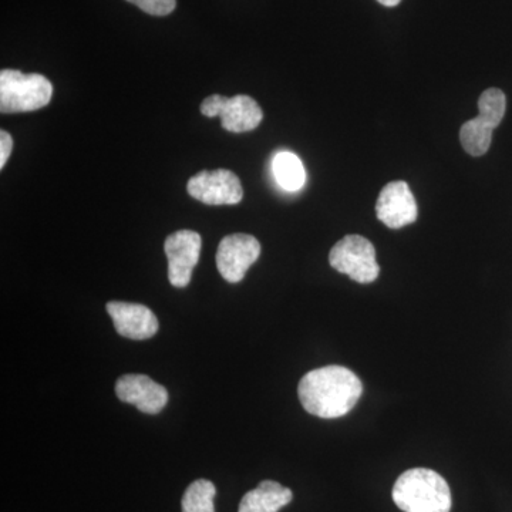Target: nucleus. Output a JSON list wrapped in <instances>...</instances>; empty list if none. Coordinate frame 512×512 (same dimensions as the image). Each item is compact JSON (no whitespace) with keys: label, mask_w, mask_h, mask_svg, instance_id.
<instances>
[{"label":"nucleus","mask_w":512,"mask_h":512,"mask_svg":"<svg viewBox=\"0 0 512 512\" xmlns=\"http://www.w3.org/2000/svg\"><path fill=\"white\" fill-rule=\"evenodd\" d=\"M363 393L359 377L343 366H326L306 373L299 382L303 409L320 419L348 414Z\"/></svg>","instance_id":"f257e3e1"},{"label":"nucleus","mask_w":512,"mask_h":512,"mask_svg":"<svg viewBox=\"0 0 512 512\" xmlns=\"http://www.w3.org/2000/svg\"><path fill=\"white\" fill-rule=\"evenodd\" d=\"M393 501L404 512H450L447 481L429 468L406 471L393 487Z\"/></svg>","instance_id":"f03ea898"},{"label":"nucleus","mask_w":512,"mask_h":512,"mask_svg":"<svg viewBox=\"0 0 512 512\" xmlns=\"http://www.w3.org/2000/svg\"><path fill=\"white\" fill-rule=\"evenodd\" d=\"M52 96V83L42 74L10 69L0 72V111L3 114L43 109Z\"/></svg>","instance_id":"7ed1b4c3"},{"label":"nucleus","mask_w":512,"mask_h":512,"mask_svg":"<svg viewBox=\"0 0 512 512\" xmlns=\"http://www.w3.org/2000/svg\"><path fill=\"white\" fill-rule=\"evenodd\" d=\"M480 114L460 130L461 146L470 156L481 157L490 150L493 131L500 126L507 110V99L500 89H488L478 100Z\"/></svg>","instance_id":"20e7f679"},{"label":"nucleus","mask_w":512,"mask_h":512,"mask_svg":"<svg viewBox=\"0 0 512 512\" xmlns=\"http://www.w3.org/2000/svg\"><path fill=\"white\" fill-rule=\"evenodd\" d=\"M330 266L359 284H372L380 274L376 251L369 239L348 235L329 254Z\"/></svg>","instance_id":"39448f33"},{"label":"nucleus","mask_w":512,"mask_h":512,"mask_svg":"<svg viewBox=\"0 0 512 512\" xmlns=\"http://www.w3.org/2000/svg\"><path fill=\"white\" fill-rule=\"evenodd\" d=\"M201 113L207 117H220L222 127L231 133H247L255 130L264 119L261 107L252 97H228L214 94L201 104Z\"/></svg>","instance_id":"423d86ee"},{"label":"nucleus","mask_w":512,"mask_h":512,"mask_svg":"<svg viewBox=\"0 0 512 512\" xmlns=\"http://www.w3.org/2000/svg\"><path fill=\"white\" fill-rule=\"evenodd\" d=\"M201 244V235L191 229H181L165 239L168 281L175 288H185L190 284L192 271L200 261Z\"/></svg>","instance_id":"0eeeda50"},{"label":"nucleus","mask_w":512,"mask_h":512,"mask_svg":"<svg viewBox=\"0 0 512 512\" xmlns=\"http://www.w3.org/2000/svg\"><path fill=\"white\" fill-rule=\"evenodd\" d=\"M188 194L207 205H235L244 197L238 175L229 170L201 171L190 178Z\"/></svg>","instance_id":"6e6552de"},{"label":"nucleus","mask_w":512,"mask_h":512,"mask_svg":"<svg viewBox=\"0 0 512 512\" xmlns=\"http://www.w3.org/2000/svg\"><path fill=\"white\" fill-rule=\"evenodd\" d=\"M261 255L258 239L247 234L228 235L220 242L217 266L222 278L229 284H238L247 275Z\"/></svg>","instance_id":"1a4fd4ad"},{"label":"nucleus","mask_w":512,"mask_h":512,"mask_svg":"<svg viewBox=\"0 0 512 512\" xmlns=\"http://www.w3.org/2000/svg\"><path fill=\"white\" fill-rule=\"evenodd\" d=\"M377 218L386 227L399 229L417 221L419 208L416 198L404 181H393L380 192L376 202Z\"/></svg>","instance_id":"9d476101"},{"label":"nucleus","mask_w":512,"mask_h":512,"mask_svg":"<svg viewBox=\"0 0 512 512\" xmlns=\"http://www.w3.org/2000/svg\"><path fill=\"white\" fill-rule=\"evenodd\" d=\"M107 313L113 319L114 328L123 338L147 340L158 332L157 316L140 303L110 302Z\"/></svg>","instance_id":"9b49d317"},{"label":"nucleus","mask_w":512,"mask_h":512,"mask_svg":"<svg viewBox=\"0 0 512 512\" xmlns=\"http://www.w3.org/2000/svg\"><path fill=\"white\" fill-rule=\"evenodd\" d=\"M116 393L121 402L134 404L146 414H158L168 403L165 387L146 375L121 376L116 383Z\"/></svg>","instance_id":"f8f14e48"},{"label":"nucleus","mask_w":512,"mask_h":512,"mask_svg":"<svg viewBox=\"0 0 512 512\" xmlns=\"http://www.w3.org/2000/svg\"><path fill=\"white\" fill-rule=\"evenodd\" d=\"M292 491L276 481H262L255 490L244 495L238 512H278L291 503Z\"/></svg>","instance_id":"ddd939ff"},{"label":"nucleus","mask_w":512,"mask_h":512,"mask_svg":"<svg viewBox=\"0 0 512 512\" xmlns=\"http://www.w3.org/2000/svg\"><path fill=\"white\" fill-rule=\"evenodd\" d=\"M272 170H274L276 181L285 191H299L305 185V168L299 157L291 151H281L276 154L272 161Z\"/></svg>","instance_id":"4468645a"},{"label":"nucleus","mask_w":512,"mask_h":512,"mask_svg":"<svg viewBox=\"0 0 512 512\" xmlns=\"http://www.w3.org/2000/svg\"><path fill=\"white\" fill-rule=\"evenodd\" d=\"M215 485L208 480L194 481L183 497V512H215Z\"/></svg>","instance_id":"2eb2a0df"},{"label":"nucleus","mask_w":512,"mask_h":512,"mask_svg":"<svg viewBox=\"0 0 512 512\" xmlns=\"http://www.w3.org/2000/svg\"><path fill=\"white\" fill-rule=\"evenodd\" d=\"M137 8L153 16H167L177 6V0H127Z\"/></svg>","instance_id":"dca6fc26"},{"label":"nucleus","mask_w":512,"mask_h":512,"mask_svg":"<svg viewBox=\"0 0 512 512\" xmlns=\"http://www.w3.org/2000/svg\"><path fill=\"white\" fill-rule=\"evenodd\" d=\"M13 140L9 133L2 131L0 133V168L5 167L8 163L10 153H12Z\"/></svg>","instance_id":"f3484780"},{"label":"nucleus","mask_w":512,"mask_h":512,"mask_svg":"<svg viewBox=\"0 0 512 512\" xmlns=\"http://www.w3.org/2000/svg\"><path fill=\"white\" fill-rule=\"evenodd\" d=\"M377 2L382 3V5L387 6V8H394V6L399 5L402 0H377Z\"/></svg>","instance_id":"a211bd4d"}]
</instances>
